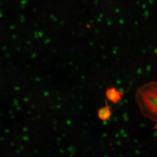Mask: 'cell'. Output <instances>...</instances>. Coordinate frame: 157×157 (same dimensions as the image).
<instances>
[{
  "instance_id": "cell-1",
  "label": "cell",
  "mask_w": 157,
  "mask_h": 157,
  "mask_svg": "<svg viewBox=\"0 0 157 157\" xmlns=\"http://www.w3.org/2000/svg\"><path fill=\"white\" fill-rule=\"evenodd\" d=\"M135 100L142 115L157 123V82H150L140 87Z\"/></svg>"
},
{
  "instance_id": "cell-2",
  "label": "cell",
  "mask_w": 157,
  "mask_h": 157,
  "mask_svg": "<svg viewBox=\"0 0 157 157\" xmlns=\"http://www.w3.org/2000/svg\"><path fill=\"white\" fill-rule=\"evenodd\" d=\"M107 98L110 101L117 103L120 101L122 98L123 93L117 90L114 87H110L107 90L105 93Z\"/></svg>"
},
{
  "instance_id": "cell-3",
  "label": "cell",
  "mask_w": 157,
  "mask_h": 157,
  "mask_svg": "<svg viewBox=\"0 0 157 157\" xmlns=\"http://www.w3.org/2000/svg\"><path fill=\"white\" fill-rule=\"evenodd\" d=\"M105 102L106 105L105 106L99 109L98 111V117L100 120L104 121L109 119L111 115V110L110 109L106 101H105Z\"/></svg>"
},
{
  "instance_id": "cell-4",
  "label": "cell",
  "mask_w": 157,
  "mask_h": 157,
  "mask_svg": "<svg viewBox=\"0 0 157 157\" xmlns=\"http://www.w3.org/2000/svg\"><path fill=\"white\" fill-rule=\"evenodd\" d=\"M155 129H156V130H157V124H156V126H155Z\"/></svg>"
}]
</instances>
